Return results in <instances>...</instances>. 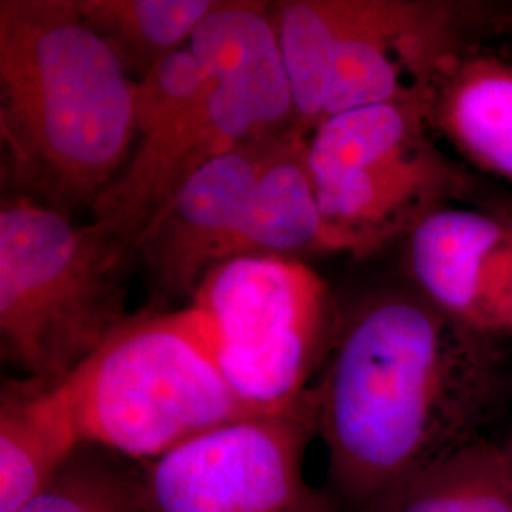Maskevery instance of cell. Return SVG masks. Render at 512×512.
Segmentation results:
<instances>
[{
  "label": "cell",
  "mask_w": 512,
  "mask_h": 512,
  "mask_svg": "<svg viewBox=\"0 0 512 512\" xmlns=\"http://www.w3.org/2000/svg\"><path fill=\"white\" fill-rule=\"evenodd\" d=\"M135 97L76 0L0 2V135L29 198L93 209L129 162Z\"/></svg>",
  "instance_id": "2"
},
{
  "label": "cell",
  "mask_w": 512,
  "mask_h": 512,
  "mask_svg": "<svg viewBox=\"0 0 512 512\" xmlns=\"http://www.w3.org/2000/svg\"><path fill=\"white\" fill-rule=\"evenodd\" d=\"M300 253H332V247L311 179L308 139L294 128L275 139L222 262Z\"/></svg>",
  "instance_id": "13"
},
{
  "label": "cell",
  "mask_w": 512,
  "mask_h": 512,
  "mask_svg": "<svg viewBox=\"0 0 512 512\" xmlns=\"http://www.w3.org/2000/svg\"><path fill=\"white\" fill-rule=\"evenodd\" d=\"M429 118L467 162L512 184V65L478 50L444 74Z\"/></svg>",
  "instance_id": "15"
},
{
  "label": "cell",
  "mask_w": 512,
  "mask_h": 512,
  "mask_svg": "<svg viewBox=\"0 0 512 512\" xmlns=\"http://www.w3.org/2000/svg\"><path fill=\"white\" fill-rule=\"evenodd\" d=\"M315 395L215 429L141 469L147 512H332L304 473Z\"/></svg>",
  "instance_id": "8"
},
{
  "label": "cell",
  "mask_w": 512,
  "mask_h": 512,
  "mask_svg": "<svg viewBox=\"0 0 512 512\" xmlns=\"http://www.w3.org/2000/svg\"><path fill=\"white\" fill-rule=\"evenodd\" d=\"M31 384L2 393L0 512L27 507L84 446L67 385Z\"/></svg>",
  "instance_id": "14"
},
{
  "label": "cell",
  "mask_w": 512,
  "mask_h": 512,
  "mask_svg": "<svg viewBox=\"0 0 512 512\" xmlns=\"http://www.w3.org/2000/svg\"><path fill=\"white\" fill-rule=\"evenodd\" d=\"M188 50L209 80L230 93L264 133L296 128L291 84L268 4L217 0Z\"/></svg>",
  "instance_id": "12"
},
{
  "label": "cell",
  "mask_w": 512,
  "mask_h": 512,
  "mask_svg": "<svg viewBox=\"0 0 512 512\" xmlns=\"http://www.w3.org/2000/svg\"><path fill=\"white\" fill-rule=\"evenodd\" d=\"M213 86L188 48L167 55L137 82V139L190 109Z\"/></svg>",
  "instance_id": "19"
},
{
  "label": "cell",
  "mask_w": 512,
  "mask_h": 512,
  "mask_svg": "<svg viewBox=\"0 0 512 512\" xmlns=\"http://www.w3.org/2000/svg\"><path fill=\"white\" fill-rule=\"evenodd\" d=\"M313 389L334 490L357 512L471 442L501 403L497 340L416 289L365 300L338 325Z\"/></svg>",
  "instance_id": "1"
},
{
  "label": "cell",
  "mask_w": 512,
  "mask_h": 512,
  "mask_svg": "<svg viewBox=\"0 0 512 512\" xmlns=\"http://www.w3.org/2000/svg\"><path fill=\"white\" fill-rule=\"evenodd\" d=\"M217 0H76L78 12L139 82L188 42Z\"/></svg>",
  "instance_id": "17"
},
{
  "label": "cell",
  "mask_w": 512,
  "mask_h": 512,
  "mask_svg": "<svg viewBox=\"0 0 512 512\" xmlns=\"http://www.w3.org/2000/svg\"><path fill=\"white\" fill-rule=\"evenodd\" d=\"M131 253L97 224L18 196L0 209L2 353L31 382L54 385L128 317L122 264Z\"/></svg>",
  "instance_id": "5"
},
{
  "label": "cell",
  "mask_w": 512,
  "mask_h": 512,
  "mask_svg": "<svg viewBox=\"0 0 512 512\" xmlns=\"http://www.w3.org/2000/svg\"><path fill=\"white\" fill-rule=\"evenodd\" d=\"M19 512L147 511L139 473L82 446L54 482Z\"/></svg>",
  "instance_id": "18"
},
{
  "label": "cell",
  "mask_w": 512,
  "mask_h": 512,
  "mask_svg": "<svg viewBox=\"0 0 512 512\" xmlns=\"http://www.w3.org/2000/svg\"><path fill=\"white\" fill-rule=\"evenodd\" d=\"M425 103L349 110L306 135L332 253L374 255L471 190L433 139Z\"/></svg>",
  "instance_id": "6"
},
{
  "label": "cell",
  "mask_w": 512,
  "mask_h": 512,
  "mask_svg": "<svg viewBox=\"0 0 512 512\" xmlns=\"http://www.w3.org/2000/svg\"><path fill=\"white\" fill-rule=\"evenodd\" d=\"M494 213H497L499 217H503L505 220H509V222L512 224V202L501 203L499 207H495Z\"/></svg>",
  "instance_id": "20"
},
{
  "label": "cell",
  "mask_w": 512,
  "mask_h": 512,
  "mask_svg": "<svg viewBox=\"0 0 512 512\" xmlns=\"http://www.w3.org/2000/svg\"><path fill=\"white\" fill-rule=\"evenodd\" d=\"M63 384L84 446L124 458L154 461L230 423L268 416L228 384L194 306L128 319Z\"/></svg>",
  "instance_id": "4"
},
{
  "label": "cell",
  "mask_w": 512,
  "mask_h": 512,
  "mask_svg": "<svg viewBox=\"0 0 512 512\" xmlns=\"http://www.w3.org/2000/svg\"><path fill=\"white\" fill-rule=\"evenodd\" d=\"M262 137L270 135L230 93L213 86L177 118L139 137L122 173L93 205V224L131 251L148 222L198 171Z\"/></svg>",
  "instance_id": "9"
},
{
  "label": "cell",
  "mask_w": 512,
  "mask_h": 512,
  "mask_svg": "<svg viewBox=\"0 0 512 512\" xmlns=\"http://www.w3.org/2000/svg\"><path fill=\"white\" fill-rule=\"evenodd\" d=\"M279 135L215 158L148 222L131 251L139 253L160 289L194 294L205 274L224 260Z\"/></svg>",
  "instance_id": "11"
},
{
  "label": "cell",
  "mask_w": 512,
  "mask_h": 512,
  "mask_svg": "<svg viewBox=\"0 0 512 512\" xmlns=\"http://www.w3.org/2000/svg\"><path fill=\"white\" fill-rule=\"evenodd\" d=\"M363 512H512V442L475 440Z\"/></svg>",
  "instance_id": "16"
},
{
  "label": "cell",
  "mask_w": 512,
  "mask_h": 512,
  "mask_svg": "<svg viewBox=\"0 0 512 512\" xmlns=\"http://www.w3.org/2000/svg\"><path fill=\"white\" fill-rule=\"evenodd\" d=\"M192 296L228 384L251 410L279 414L310 395L338 329L321 275L291 256H241L211 268Z\"/></svg>",
  "instance_id": "7"
},
{
  "label": "cell",
  "mask_w": 512,
  "mask_h": 512,
  "mask_svg": "<svg viewBox=\"0 0 512 512\" xmlns=\"http://www.w3.org/2000/svg\"><path fill=\"white\" fill-rule=\"evenodd\" d=\"M499 8L450 0H289L272 8L293 93L310 133L349 110L425 103Z\"/></svg>",
  "instance_id": "3"
},
{
  "label": "cell",
  "mask_w": 512,
  "mask_h": 512,
  "mask_svg": "<svg viewBox=\"0 0 512 512\" xmlns=\"http://www.w3.org/2000/svg\"><path fill=\"white\" fill-rule=\"evenodd\" d=\"M416 291L459 325L512 336V224L494 211L444 207L406 238Z\"/></svg>",
  "instance_id": "10"
}]
</instances>
